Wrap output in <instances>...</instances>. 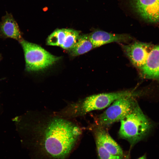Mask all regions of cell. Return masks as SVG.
I'll return each mask as SVG.
<instances>
[{
    "label": "cell",
    "instance_id": "cell-1",
    "mask_svg": "<svg viewBox=\"0 0 159 159\" xmlns=\"http://www.w3.org/2000/svg\"><path fill=\"white\" fill-rule=\"evenodd\" d=\"M24 124L25 132L32 136L49 156L64 159L80 138L82 130L73 119L54 113H29Z\"/></svg>",
    "mask_w": 159,
    "mask_h": 159
},
{
    "label": "cell",
    "instance_id": "cell-2",
    "mask_svg": "<svg viewBox=\"0 0 159 159\" xmlns=\"http://www.w3.org/2000/svg\"><path fill=\"white\" fill-rule=\"evenodd\" d=\"M139 94L133 90L92 95L69 104L56 112V114L65 118L73 119L90 111L104 109L119 98L131 95L137 96Z\"/></svg>",
    "mask_w": 159,
    "mask_h": 159
},
{
    "label": "cell",
    "instance_id": "cell-3",
    "mask_svg": "<svg viewBox=\"0 0 159 159\" xmlns=\"http://www.w3.org/2000/svg\"><path fill=\"white\" fill-rule=\"evenodd\" d=\"M120 137L127 140L131 147L149 133L152 124L136 102L130 110L120 120Z\"/></svg>",
    "mask_w": 159,
    "mask_h": 159
},
{
    "label": "cell",
    "instance_id": "cell-4",
    "mask_svg": "<svg viewBox=\"0 0 159 159\" xmlns=\"http://www.w3.org/2000/svg\"><path fill=\"white\" fill-rule=\"evenodd\" d=\"M24 50L26 69L28 71L43 70L61 59L47 51L39 45L22 39L19 41Z\"/></svg>",
    "mask_w": 159,
    "mask_h": 159
},
{
    "label": "cell",
    "instance_id": "cell-5",
    "mask_svg": "<svg viewBox=\"0 0 159 159\" xmlns=\"http://www.w3.org/2000/svg\"><path fill=\"white\" fill-rule=\"evenodd\" d=\"M136 96L123 97L115 100L97 119V125L105 128L120 120L132 109L137 102Z\"/></svg>",
    "mask_w": 159,
    "mask_h": 159
},
{
    "label": "cell",
    "instance_id": "cell-6",
    "mask_svg": "<svg viewBox=\"0 0 159 159\" xmlns=\"http://www.w3.org/2000/svg\"><path fill=\"white\" fill-rule=\"evenodd\" d=\"M153 44L135 41L122 47L132 64L138 70L144 64Z\"/></svg>",
    "mask_w": 159,
    "mask_h": 159
},
{
    "label": "cell",
    "instance_id": "cell-7",
    "mask_svg": "<svg viewBox=\"0 0 159 159\" xmlns=\"http://www.w3.org/2000/svg\"><path fill=\"white\" fill-rule=\"evenodd\" d=\"M134 11L148 22L159 24V0H131Z\"/></svg>",
    "mask_w": 159,
    "mask_h": 159
},
{
    "label": "cell",
    "instance_id": "cell-8",
    "mask_svg": "<svg viewBox=\"0 0 159 159\" xmlns=\"http://www.w3.org/2000/svg\"><path fill=\"white\" fill-rule=\"evenodd\" d=\"M139 71L142 78L159 83V44H153L144 64Z\"/></svg>",
    "mask_w": 159,
    "mask_h": 159
},
{
    "label": "cell",
    "instance_id": "cell-9",
    "mask_svg": "<svg viewBox=\"0 0 159 159\" xmlns=\"http://www.w3.org/2000/svg\"><path fill=\"white\" fill-rule=\"evenodd\" d=\"M89 37L94 48L111 42H127L132 39L127 34H112L102 30L95 31L89 34Z\"/></svg>",
    "mask_w": 159,
    "mask_h": 159
},
{
    "label": "cell",
    "instance_id": "cell-10",
    "mask_svg": "<svg viewBox=\"0 0 159 159\" xmlns=\"http://www.w3.org/2000/svg\"><path fill=\"white\" fill-rule=\"evenodd\" d=\"M93 132L95 141L99 143L108 151L115 155H122V148L110 135L105 128L97 125L94 127Z\"/></svg>",
    "mask_w": 159,
    "mask_h": 159
},
{
    "label": "cell",
    "instance_id": "cell-11",
    "mask_svg": "<svg viewBox=\"0 0 159 159\" xmlns=\"http://www.w3.org/2000/svg\"><path fill=\"white\" fill-rule=\"evenodd\" d=\"M0 33L6 37L20 41L22 39L19 26L11 13L6 12L0 22Z\"/></svg>",
    "mask_w": 159,
    "mask_h": 159
},
{
    "label": "cell",
    "instance_id": "cell-12",
    "mask_svg": "<svg viewBox=\"0 0 159 159\" xmlns=\"http://www.w3.org/2000/svg\"><path fill=\"white\" fill-rule=\"evenodd\" d=\"M94 48L89 34L79 35L73 47L69 50L70 54L76 56L83 54Z\"/></svg>",
    "mask_w": 159,
    "mask_h": 159
},
{
    "label": "cell",
    "instance_id": "cell-13",
    "mask_svg": "<svg viewBox=\"0 0 159 159\" xmlns=\"http://www.w3.org/2000/svg\"><path fill=\"white\" fill-rule=\"evenodd\" d=\"M68 29H57L50 34L47 39V45L61 47L66 40Z\"/></svg>",
    "mask_w": 159,
    "mask_h": 159
},
{
    "label": "cell",
    "instance_id": "cell-14",
    "mask_svg": "<svg viewBox=\"0 0 159 159\" xmlns=\"http://www.w3.org/2000/svg\"><path fill=\"white\" fill-rule=\"evenodd\" d=\"M80 31L68 29L65 41L61 47L64 49L70 50L75 44Z\"/></svg>",
    "mask_w": 159,
    "mask_h": 159
},
{
    "label": "cell",
    "instance_id": "cell-15",
    "mask_svg": "<svg viewBox=\"0 0 159 159\" xmlns=\"http://www.w3.org/2000/svg\"><path fill=\"white\" fill-rule=\"evenodd\" d=\"M99 159H123L121 156L114 155L106 149L98 142L95 141Z\"/></svg>",
    "mask_w": 159,
    "mask_h": 159
},
{
    "label": "cell",
    "instance_id": "cell-16",
    "mask_svg": "<svg viewBox=\"0 0 159 159\" xmlns=\"http://www.w3.org/2000/svg\"><path fill=\"white\" fill-rule=\"evenodd\" d=\"M138 159H146V158L145 155H144L140 157Z\"/></svg>",
    "mask_w": 159,
    "mask_h": 159
},
{
    "label": "cell",
    "instance_id": "cell-17",
    "mask_svg": "<svg viewBox=\"0 0 159 159\" xmlns=\"http://www.w3.org/2000/svg\"><path fill=\"white\" fill-rule=\"evenodd\" d=\"M1 54H0V60H1Z\"/></svg>",
    "mask_w": 159,
    "mask_h": 159
}]
</instances>
